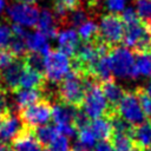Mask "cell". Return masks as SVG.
Instances as JSON below:
<instances>
[{
  "label": "cell",
  "instance_id": "obj_1",
  "mask_svg": "<svg viewBox=\"0 0 151 151\" xmlns=\"http://www.w3.org/2000/svg\"><path fill=\"white\" fill-rule=\"evenodd\" d=\"M84 77H85L86 92H85L84 101L80 107L81 111L86 114V117L92 120L101 117L110 119L111 117L117 114L111 111L109 103L103 93L100 83L91 76H84Z\"/></svg>",
  "mask_w": 151,
  "mask_h": 151
},
{
  "label": "cell",
  "instance_id": "obj_2",
  "mask_svg": "<svg viewBox=\"0 0 151 151\" xmlns=\"http://www.w3.org/2000/svg\"><path fill=\"white\" fill-rule=\"evenodd\" d=\"M124 26L125 33L123 42L126 47H129V50L136 54L151 52V33L146 22L138 19Z\"/></svg>",
  "mask_w": 151,
  "mask_h": 151
},
{
  "label": "cell",
  "instance_id": "obj_3",
  "mask_svg": "<svg viewBox=\"0 0 151 151\" xmlns=\"http://www.w3.org/2000/svg\"><path fill=\"white\" fill-rule=\"evenodd\" d=\"M86 92L85 77L72 71L61 81L58 90L59 98L63 103L80 107Z\"/></svg>",
  "mask_w": 151,
  "mask_h": 151
},
{
  "label": "cell",
  "instance_id": "obj_4",
  "mask_svg": "<svg viewBox=\"0 0 151 151\" xmlns=\"http://www.w3.org/2000/svg\"><path fill=\"white\" fill-rule=\"evenodd\" d=\"M99 39L107 46L116 47L123 42L125 26L122 18L118 14H104L101 15L98 25Z\"/></svg>",
  "mask_w": 151,
  "mask_h": 151
},
{
  "label": "cell",
  "instance_id": "obj_5",
  "mask_svg": "<svg viewBox=\"0 0 151 151\" xmlns=\"http://www.w3.org/2000/svg\"><path fill=\"white\" fill-rule=\"evenodd\" d=\"M110 65L113 76L118 78H137L134 57L131 50L125 47H112L109 53Z\"/></svg>",
  "mask_w": 151,
  "mask_h": 151
},
{
  "label": "cell",
  "instance_id": "obj_6",
  "mask_svg": "<svg viewBox=\"0 0 151 151\" xmlns=\"http://www.w3.org/2000/svg\"><path fill=\"white\" fill-rule=\"evenodd\" d=\"M72 67L70 58L59 50H51L44 57V73L51 83H60Z\"/></svg>",
  "mask_w": 151,
  "mask_h": 151
},
{
  "label": "cell",
  "instance_id": "obj_7",
  "mask_svg": "<svg viewBox=\"0 0 151 151\" xmlns=\"http://www.w3.org/2000/svg\"><path fill=\"white\" fill-rule=\"evenodd\" d=\"M117 114L132 126H137L145 122L146 117L136 91L125 90L124 96L118 105Z\"/></svg>",
  "mask_w": 151,
  "mask_h": 151
},
{
  "label": "cell",
  "instance_id": "obj_8",
  "mask_svg": "<svg viewBox=\"0 0 151 151\" xmlns=\"http://www.w3.org/2000/svg\"><path fill=\"white\" fill-rule=\"evenodd\" d=\"M19 117L27 129H35L46 125L52 118V105L47 99L29 105L28 107L19 111Z\"/></svg>",
  "mask_w": 151,
  "mask_h": 151
},
{
  "label": "cell",
  "instance_id": "obj_9",
  "mask_svg": "<svg viewBox=\"0 0 151 151\" xmlns=\"http://www.w3.org/2000/svg\"><path fill=\"white\" fill-rule=\"evenodd\" d=\"M39 8L35 5L14 2L7 7V17L8 19L18 26L21 27H33L37 26L39 18Z\"/></svg>",
  "mask_w": 151,
  "mask_h": 151
},
{
  "label": "cell",
  "instance_id": "obj_10",
  "mask_svg": "<svg viewBox=\"0 0 151 151\" xmlns=\"http://www.w3.org/2000/svg\"><path fill=\"white\" fill-rule=\"evenodd\" d=\"M27 127L18 114L8 111L0 123V144L6 145L18 138Z\"/></svg>",
  "mask_w": 151,
  "mask_h": 151
},
{
  "label": "cell",
  "instance_id": "obj_11",
  "mask_svg": "<svg viewBox=\"0 0 151 151\" xmlns=\"http://www.w3.org/2000/svg\"><path fill=\"white\" fill-rule=\"evenodd\" d=\"M25 68V64L22 59L15 58L9 65L4 67L0 72V87L5 91L15 92L19 90L20 78L22 71Z\"/></svg>",
  "mask_w": 151,
  "mask_h": 151
},
{
  "label": "cell",
  "instance_id": "obj_12",
  "mask_svg": "<svg viewBox=\"0 0 151 151\" xmlns=\"http://www.w3.org/2000/svg\"><path fill=\"white\" fill-rule=\"evenodd\" d=\"M57 41H58L59 51L65 53L67 57H73L78 46L80 45L79 35L73 27H66L61 29L57 34Z\"/></svg>",
  "mask_w": 151,
  "mask_h": 151
},
{
  "label": "cell",
  "instance_id": "obj_13",
  "mask_svg": "<svg viewBox=\"0 0 151 151\" xmlns=\"http://www.w3.org/2000/svg\"><path fill=\"white\" fill-rule=\"evenodd\" d=\"M78 111H79V107L60 101L52 106V119L55 126L67 125V124L74 125V119Z\"/></svg>",
  "mask_w": 151,
  "mask_h": 151
},
{
  "label": "cell",
  "instance_id": "obj_14",
  "mask_svg": "<svg viewBox=\"0 0 151 151\" xmlns=\"http://www.w3.org/2000/svg\"><path fill=\"white\" fill-rule=\"evenodd\" d=\"M131 138L136 147L140 149L142 151H149L151 149V122L145 120L144 123L133 126Z\"/></svg>",
  "mask_w": 151,
  "mask_h": 151
},
{
  "label": "cell",
  "instance_id": "obj_15",
  "mask_svg": "<svg viewBox=\"0 0 151 151\" xmlns=\"http://www.w3.org/2000/svg\"><path fill=\"white\" fill-rule=\"evenodd\" d=\"M12 149L14 151H44L42 145L38 142L31 129H26L12 142Z\"/></svg>",
  "mask_w": 151,
  "mask_h": 151
},
{
  "label": "cell",
  "instance_id": "obj_16",
  "mask_svg": "<svg viewBox=\"0 0 151 151\" xmlns=\"http://www.w3.org/2000/svg\"><path fill=\"white\" fill-rule=\"evenodd\" d=\"M37 27L38 31L42 33L46 38H55L58 33H57V19L54 13L48 8H42L39 12Z\"/></svg>",
  "mask_w": 151,
  "mask_h": 151
},
{
  "label": "cell",
  "instance_id": "obj_17",
  "mask_svg": "<svg viewBox=\"0 0 151 151\" xmlns=\"http://www.w3.org/2000/svg\"><path fill=\"white\" fill-rule=\"evenodd\" d=\"M101 90H103V93L109 103V106L111 109L112 112L117 113V109H118V105L124 96V92L125 90L118 85L114 79L113 80H109V81H105V83H101Z\"/></svg>",
  "mask_w": 151,
  "mask_h": 151
},
{
  "label": "cell",
  "instance_id": "obj_18",
  "mask_svg": "<svg viewBox=\"0 0 151 151\" xmlns=\"http://www.w3.org/2000/svg\"><path fill=\"white\" fill-rule=\"evenodd\" d=\"M42 99L41 90L38 88H19L14 92V104L19 111Z\"/></svg>",
  "mask_w": 151,
  "mask_h": 151
},
{
  "label": "cell",
  "instance_id": "obj_19",
  "mask_svg": "<svg viewBox=\"0 0 151 151\" xmlns=\"http://www.w3.org/2000/svg\"><path fill=\"white\" fill-rule=\"evenodd\" d=\"M26 46H27V50H29V52L39 53L44 57L51 51L50 44H48V38H46L39 31H35L32 33L28 32V34L26 37Z\"/></svg>",
  "mask_w": 151,
  "mask_h": 151
},
{
  "label": "cell",
  "instance_id": "obj_20",
  "mask_svg": "<svg viewBox=\"0 0 151 151\" xmlns=\"http://www.w3.org/2000/svg\"><path fill=\"white\" fill-rule=\"evenodd\" d=\"M45 84V74L37 70L26 67L22 71L20 78V88H38L40 90L41 86Z\"/></svg>",
  "mask_w": 151,
  "mask_h": 151
},
{
  "label": "cell",
  "instance_id": "obj_21",
  "mask_svg": "<svg viewBox=\"0 0 151 151\" xmlns=\"http://www.w3.org/2000/svg\"><path fill=\"white\" fill-rule=\"evenodd\" d=\"M88 127H90L91 132L94 134L96 139H99L103 142L110 139L112 136V132H113L111 120L109 118H105V117L93 119L88 124Z\"/></svg>",
  "mask_w": 151,
  "mask_h": 151
},
{
  "label": "cell",
  "instance_id": "obj_22",
  "mask_svg": "<svg viewBox=\"0 0 151 151\" xmlns=\"http://www.w3.org/2000/svg\"><path fill=\"white\" fill-rule=\"evenodd\" d=\"M96 140L97 139L88 126L81 129L78 132L73 151H91L93 147H96Z\"/></svg>",
  "mask_w": 151,
  "mask_h": 151
},
{
  "label": "cell",
  "instance_id": "obj_23",
  "mask_svg": "<svg viewBox=\"0 0 151 151\" xmlns=\"http://www.w3.org/2000/svg\"><path fill=\"white\" fill-rule=\"evenodd\" d=\"M83 0H54L53 2V13L61 20H65L66 17L74 9L79 8Z\"/></svg>",
  "mask_w": 151,
  "mask_h": 151
},
{
  "label": "cell",
  "instance_id": "obj_24",
  "mask_svg": "<svg viewBox=\"0 0 151 151\" xmlns=\"http://www.w3.org/2000/svg\"><path fill=\"white\" fill-rule=\"evenodd\" d=\"M110 140L114 151H133L136 149V145L131 138V133L112 132Z\"/></svg>",
  "mask_w": 151,
  "mask_h": 151
},
{
  "label": "cell",
  "instance_id": "obj_25",
  "mask_svg": "<svg viewBox=\"0 0 151 151\" xmlns=\"http://www.w3.org/2000/svg\"><path fill=\"white\" fill-rule=\"evenodd\" d=\"M78 35L84 40V42H92L99 39V33H98V25L92 20H87L84 22L81 26L78 27Z\"/></svg>",
  "mask_w": 151,
  "mask_h": 151
},
{
  "label": "cell",
  "instance_id": "obj_26",
  "mask_svg": "<svg viewBox=\"0 0 151 151\" xmlns=\"http://www.w3.org/2000/svg\"><path fill=\"white\" fill-rule=\"evenodd\" d=\"M33 133L35 136V138L38 139V142L44 146H48L51 144V142L55 138V136L58 134V130L55 126H52V125H42V126H39V127H35L33 129Z\"/></svg>",
  "mask_w": 151,
  "mask_h": 151
},
{
  "label": "cell",
  "instance_id": "obj_27",
  "mask_svg": "<svg viewBox=\"0 0 151 151\" xmlns=\"http://www.w3.org/2000/svg\"><path fill=\"white\" fill-rule=\"evenodd\" d=\"M134 67L137 76L151 78V52L139 53L134 59Z\"/></svg>",
  "mask_w": 151,
  "mask_h": 151
},
{
  "label": "cell",
  "instance_id": "obj_28",
  "mask_svg": "<svg viewBox=\"0 0 151 151\" xmlns=\"http://www.w3.org/2000/svg\"><path fill=\"white\" fill-rule=\"evenodd\" d=\"M91 11L87 8H83V7H79L74 11H72L67 17H66V21L70 24V27H79L81 26L84 22H86L87 20L91 19Z\"/></svg>",
  "mask_w": 151,
  "mask_h": 151
},
{
  "label": "cell",
  "instance_id": "obj_29",
  "mask_svg": "<svg viewBox=\"0 0 151 151\" xmlns=\"http://www.w3.org/2000/svg\"><path fill=\"white\" fill-rule=\"evenodd\" d=\"M22 60L26 67L37 70L39 72L44 71V55L34 52H27L26 55L22 58Z\"/></svg>",
  "mask_w": 151,
  "mask_h": 151
},
{
  "label": "cell",
  "instance_id": "obj_30",
  "mask_svg": "<svg viewBox=\"0 0 151 151\" xmlns=\"http://www.w3.org/2000/svg\"><path fill=\"white\" fill-rule=\"evenodd\" d=\"M136 13L146 24L151 21V0H134Z\"/></svg>",
  "mask_w": 151,
  "mask_h": 151
},
{
  "label": "cell",
  "instance_id": "obj_31",
  "mask_svg": "<svg viewBox=\"0 0 151 151\" xmlns=\"http://www.w3.org/2000/svg\"><path fill=\"white\" fill-rule=\"evenodd\" d=\"M48 151H70V140H68V138L58 132L55 138L48 145Z\"/></svg>",
  "mask_w": 151,
  "mask_h": 151
},
{
  "label": "cell",
  "instance_id": "obj_32",
  "mask_svg": "<svg viewBox=\"0 0 151 151\" xmlns=\"http://www.w3.org/2000/svg\"><path fill=\"white\" fill-rule=\"evenodd\" d=\"M126 0H99V5H101L111 14H118L119 12H123Z\"/></svg>",
  "mask_w": 151,
  "mask_h": 151
},
{
  "label": "cell",
  "instance_id": "obj_33",
  "mask_svg": "<svg viewBox=\"0 0 151 151\" xmlns=\"http://www.w3.org/2000/svg\"><path fill=\"white\" fill-rule=\"evenodd\" d=\"M139 97V100H140V105H142V109L145 113V117L149 118V120L151 122V98L143 91L142 86H138L136 90H134Z\"/></svg>",
  "mask_w": 151,
  "mask_h": 151
},
{
  "label": "cell",
  "instance_id": "obj_34",
  "mask_svg": "<svg viewBox=\"0 0 151 151\" xmlns=\"http://www.w3.org/2000/svg\"><path fill=\"white\" fill-rule=\"evenodd\" d=\"M12 38H13L12 27L8 26L7 24L0 22V48H6L7 50Z\"/></svg>",
  "mask_w": 151,
  "mask_h": 151
},
{
  "label": "cell",
  "instance_id": "obj_35",
  "mask_svg": "<svg viewBox=\"0 0 151 151\" xmlns=\"http://www.w3.org/2000/svg\"><path fill=\"white\" fill-rule=\"evenodd\" d=\"M15 58L11 54V52L6 48H0V68L2 70L7 65H9Z\"/></svg>",
  "mask_w": 151,
  "mask_h": 151
},
{
  "label": "cell",
  "instance_id": "obj_36",
  "mask_svg": "<svg viewBox=\"0 0 151 151\" xmlns=\"http://www.w3.org/2000/svg\"><path fill=\"white\" fill-rule=\"evenodd\" d=\"M8 106H7V99H6V91L0 87V123L2 122L4 117L8 112Z\"/></svg>",
  "mask_w": 151,
  "mask_h": 151
},
{
  "label": "cell",
  "instance_id": "obj_37",
  "mask_svg": "<svg viewBox=\"0 0 151 151\" xmlns=\"http://www.w3.org/2000/svg\"><path fill=\"white\" fill-rule=\"evenodd\" d=\"M94 151H114V149H113V146L111 145V143L104 140V142H100L99 144L96 145Z\"/></svg>",
  "mask_w": 151,
  "mask_h": 151
},
{
  "label": "cell",
  "instance_id": "obj_38",
  "mask_svg": "<svg viewBox=\"0 0 151 151\" xmlns=\"http://www.w3.org/2000/svg\"><path fill=\"white\" fill-rule=\"evenodd\" d=\"M142 88H143V91H144V92H145V93L151 98V80H149L145 85H143V86H142Z\"/></svg>",
  "mask_w": 151,
  "mask_h": 151
},
{
  "label": "cell",
  "instance_id": "obj_39",
  "mask_svg": "<svg viewBox=\"0 0 151 151\" xmlns=\"http://www.w3.org/2000/svg\"><path fill=\"white\" fill-rule=\"evenodd\" d=\"M17 2H21V4H29V5H34L38 0H15Z\"/></svg>",
  "mask_w": 151,
  "mask_h": 151
},
{
  "label": "cell",
  "instance_id": "obj_40",
  "mask_svg": "<svg viewBox=\"0 0 151 151\" xmlns=\"http://www.w3.org/2000/svg\"><path fill=\"white\" fill-rule=\"evenodd\" d=\"M6 7V0H0V13L5 9Z\"/></svg>",
  "mask_w": 151,
  "mask_h": 151
},
{
  "label": "cell",
  "instance_id": "obj_41",
  "mask_svg": "<svg viewBox=\"0 0 151 151\" xmlns=\"http://www.w3.org/2000/svg\"><path fill=\"white\" fill-rule=\"evenodd\" d=\"M5 151H14V150L12 149V146H7V145H6V149H5Z\"/></svg>",
  "mask_w": 151,
  "mask_h": 151
},
{
  "label": "cell",
  "instance_id": "obj_42",
  "mask_svg": "<svg viewBox=\"0 0 151 151\" xmlns=\"http://www.w3.org/2000/svg\"><path fill=\"white\" fill-rule=\"evenodd\" d=\"M5 149H6V145L0 144V151H5Z\"/></svg>",
  "mask_w": 151,
  "mask_h": 151
},
{
  "label": "cell",
  "instance_id": "obj_43",
  "mask_svg": "<svg viewBox=\"0 0 151 151\" xmlns=\"http://www.w3.org/2000/svg\"><path fill=\"white\" fill-rule=\"evenodd\" d=\"M147 27H149V31H150V33H151V21L147 24Z\"/></svg>",
  "mask_w": 151,
  "mask_h": 151
},
{
  "label": "cell",
  "instance_id": "obj_44",
  "mask_svg": "<svg viewBox=\"0 0 151 151\" xmlns=\"http://www.w3.org/2000/svg\"><path fill=\"white\" fill-rule=\"evenodd\" d=\"M133 151H142V150H140V149H138V147H136V149H134Z\"/></svg>",
  "mask_w": 151,
  "mask_h": 151
}]
</instances>
